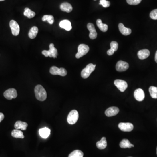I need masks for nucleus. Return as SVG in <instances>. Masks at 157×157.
Listing matches in <instances>:
<instances>
[{
    "label": "nucleus",
    "mask_w": 157,
    "mask_h": 157,
    "mask_svg": "<svg viewBox=\"0 0 157 157\" xmlns=\"http://www.w3.org/2000/svg\"><path fill=\"white\" fill-rule=\"evenodd\" d=\"M35 97L38 100L43 101L47 98V93L43 86L40 85H37L35 88Z\"/></svg>",
    "instance_id": "nucleus-1"
},
{
    "label": "nucleus",
    "mask_w": 157,
    "mask_h": 157,
    "mask_svg": "<svg viewBox=\"0 0 157 157\" xmlns=\"http://www.w3.org/2000/svg\"><path fill=\"white\" fill-rule=\"evenodd\" d=\"M42 54L44 55L45 57H49L56 58L58 56L57 49L55 48L53 44L51 43L49 45V50H43L42 51Z\"/></svg>",
    "instance_id": "nucleus-2"
},
{
    "label": "nucleus",
    "mask_w": 157,
    "mask_h": 157,
    "mask_svg": "<svg viewBox=\"0 0 157 157\" xmlns=\"http://www.w3.org/2000/svg\"><path fill=\"white\" fill-rule=\"evenodd\" d=\"M96 65H93L90 63L86 66L85 68L83 69L81 72V76L83 78H86L89 77L92 72L95 69Z\"/></svg>",
    "instance_id": "nucleus-3"
},
{
    "label": "nucleus",
    "mask_w": 157,
    "mask_h": 157,
    "mask_svg": "<svg viewBox=\"0 0 157 157\" xmlns=\"http://www.w3.org/2000/svg\"><path fill=\"white\" fill-rule=\"evenodd\" d=\"M89 50L90 48L88 45L84 44L80 45L78 48V53L76 54V57L77 59L82 57L86 54L89 52Z\"/></svg>",
    "instance_id": "nucleus-4"
},
{
    "label": "nucleus",
    "mask_w": 157,
    "mask_h": 157,
    "mask_svg": "<svg viewBox=\"0 0 157 157\" xmlns=\"http://www.w3.org/2000/svg\"><path fill=\"white\" fill-rule=\"evenodd\" d=\"M78 113L76 110H73L70 111L67 116L68 123L69 124H74L77 121L78 119Z\"/></svg>",
    "instance_id": "nucleus-5"
},
{
    "label": "nucleus",
    "mask_w": 157,
    "mask_h": 157,
    "mask_svg": "<svg viewBox=\"0 0 157 157\" xmlns=\"http://www.w3.org/2000/svg\"><path fill=\"white\" fill-rule=\"evenodd\" d=\"M50 73L52 75H59V76L64 77L67 75V70L63 68H59L56 66H53L51 67L49 70Z\"/></svg>",
    "instance_id": "nucleus-6"
},
{
    "label": "nucleus",
    "mask_w": 157,
    "mask_h": 157,
    "mask_svg": "<svg viewBox=\"0 0 157 157\" xmlns=\"http://www.w3.org/2000/svg\"><path fill=\"white\" fill-rule=\"evenodd\" d=\"M4 96L6 99L11 100L12 99H15L18 96V94L15 89L11 88L6 90L4 92Z\"/></svg>",
    "instance_id": "nucleus-7"
},
{
    "label": "nucleus",
    "mask_w": 157,
    "mask_h": 157,
    "mask_svg": "<svg viewBox=\"0 0 157 157\" xmlns=\"http://www.w3.org/2000/svg\"><path fill=\"white\" fill-rule=\"evenodd\" d=\"M9 25L12 35L14 36L19 35L20 33V27L18 23L15 21L12 20L10 21Z\"/></svg>",
    "instance_id": "nucleus-8"
},
{
    "label": "nucleus",
    "mask_w": 157,
    "mask_h": 157,
    "mask_svg": "<svg viewBox=\"0 0 157 157\" xmlns=\"http://www.w3.org/2000/svg\"><path fill=\"white\" fill-rule=\"evenodd\" d=\"M114 85L121 92H124L128 87V83L123 80H116L114 81Z\"/></svg>",
    "instance_id": "nucleus-9"
},
{
    "label": "nucleus",
    "mask_w": 157,
    "mask_h": 157,
    "mask_svg": "<svg viewBox=\"0 0 157 157\" xmlns=\"http://www.w3.org/2000/svg\"><path fill=\"white\" fill-rule=\"evenodd\" d=\"M129 67V65L127 62L120 60L117 62L116 66V69L117 71L123 72L126 71Z\"/></svg>",
    "instance_id": "nucleus-10"
},
{
    "label": "nucleus",
    "mask_w": 157,
    "mask_h": 157,
    "mask_svg": "<svg viewBox=\"0 0 157 157\" xmlns=\"http://www.w3.org/2000/svg\"><path fill=\"white\" fill-rule=\"evenodd\" d=\"M118 127L121 131L124 132H130L134 129V125L130 123H120Z\"/></svg>",
    "instance_id": "nucleus-11"
},
{
    "label": "nucleus",
    "mask_w": 157,
    "mask_h": 157,
    "mask_svg": "<svg viewBox=\"0 0 157 157\" xmlns=\"http://www.w3.org/2000/svg\"><path fill=\"white\" fill-rule=\"evenodd\" d=\"M87 28L90 31V38L92 39H95L97 38V33L96 30L94 25L92 23H89L87 25Z\"/></svg>",
    "instance_id": "nucleus-12"
},
{
    "label": "nucleus",
    "mask_w": 157,
    "mask_h": 157,
    "mask_svg": "<svg viewBox=\"0 0 157 157\" xmlns=\"http://www.w3.org/2000/svg\"><path fill=\"white\" fill-rule=\"evenodd\" d=\"M119 112V109L118 107L112 106L109 107L106 110V115L108 117L114 116L118 114Z\"/></svg>",
    "instance_id": "nucleus-13"
},
{
    "label": "nucleus",
    "mask_w": 157,
    "mask_h": 157,
    "mask_svg": "<svg viewBox=\"0 0 157 157\" xmlns=\"http://www.w3.org/2000/svg\"><path fill=\"white\" fill-rule=\"evenodd\" d=\"M134 96L138 101H142L144 100L145 94L143 90L141 89H138L134 92Z\"/></svg>",
    "instance_id": "nucleus-14"
},
{
    "label": "nucleus",
    "mask_w": 157,
    "mask_h": 157,
    "mask_svg": "<svg viewBox=\"0 0 157 157\" xmlns=\"http://www.w3.org/2000/svg\"><path fill=\"white\" fill-rule=\"evenodd\" d=\"M60 28L65 29L67 31H69L72 29L71 23L68 20L61 21L59 24Z\"/></svg>",
    "instance_id": "nucleus-15"
},
{
    "label": "nucleus",
    "mask_w": 157,
    "mask_h": 157,
    "mask_svg": "<svg viewBox=\"0 0 157 157\" xmlns=\"http://www.w3.org/2000/svg\"><path fill=\"white\" fill-rule=\"evenodd\" d=\"M150 51L148 49H144L140 50L138 53V56L139 59L143 60L150 56Z\"/></svg>",
    "instance_id": "nucleus-16"
},
{
    "label": "nucleus",
    "mask_w": 157,
    "mask_h": 157,
    "mask_svg": "<svg viewBox=\"0 0 157 157\" xmlns=\"http://www.w3.org/2000/svg\"><path fill=\"white\" fill-rule=\"evenodd\" d=\"M118 27L120 31L123 35H129L131 33L132 31L131 29L125 27L122 23H120L118 25Z\"/></svg>",
    "instance_id": "nucleus-17"
},
{
    "label": "nucleus",
    "mask_w": 157,
    "mask_h": 157,
    "mask_svg": "<svg viewBox=\"0 0 157 157\" xmlns=\"http://www.w3.org/2000/svg\"><path fill=\"white\" fill-rule=\"evenodd\" d=\"M60 9L63 11L69 13L72 11L73 7L71 5L67 2H64L61 4L60 6Z\"/></svg>",
    "instance_id": "nucleus-18"
},
{
    "label": "nucleus",
    "mask_w": 157,
    "mask_h": 157,
    "mask_svg": "<svg viewBox=\"0 0 157 157\" xmlns=\"http://www.w3.org/2000/svg\"><path fill=\"white\" fill-rule=\"evenodd\" d=\"M39 134L43 138H47L50 134V130L47 128H44L39 130Z\"/></svg>",
    "instance_id": "nucleus-19"
},
{
    "label": "nucleus",
    "mask_w": 157,
    "mask_h": 157,
    "mask_svg": "<svg viewBox=\"0 0 157 157\" xmlns=\"http://www.w3.org/2000/svg\"><path fill=\"white\" fill-rule=\"evenodd\" d=\"M28 126V124L26 122L18 121L15 123V128L16 129H21V130H26Z\"/></svg>",
    "instance_id": "nucleus-20"
},
{
    "label": "nucleus",
    "mask_w": 157,
    "mask_h": 157,
    "mask_svg": "<svg viewBox=\"0 0 157 157\" xmlns=\"http://www.w3.org/2000/svg\"><path fill=\"white\" fill-rule=\"evenodd\" d=\"M120 146L122 148H130L132 147H134V145L130 143L129 140L127 139H124L122 140L120 143Z\"/></svg>",
    "instance_id": "nucleus-21"
},
{
    "label": "nucleus",
    "mask_w": 157,
    "mask_h": 157,
    "mask_svg": "<svg viewBox=\"0 0 157 157\" xmlns=\"http://www.w3.org/2000/svg\"><path fill=\"white\" fill-rule=\"evenodd\" d=\"M96 146L99 149H104L107 146V141L105 137H103L100 141L96 143Z\"/></svg>",
    "instance_id": "nucleus-22"
},
{
    "label": "nucleus",
    "mask_w": 157,
    "mask_h": 157,
    "mask_svg": "<svg viewBox=\"0 0 157 157\" xmlns=\"http://www.w3.org/2000/svg\"><path fill=\"white\" fill-rule=\"evenodd\" d=\"M96 24L100 29L103 32H106L108 30V25L103 23L101 20L100 19H98L96 21Z\"/></svg>",
    "instance_id": "nucleus-23"
},
{
    "label": "nucleus",
    "mask_w": 157,
    "mask_h": 157,
    "mask_svg": "<svg viewBox=\"0 0 157 157\" xmlns=\"http://www.w3.org/2000/svg\"><path fill=\"white\" fill-rule=\"evenodd\" d=\"M39 29L36 26H33L30 29L29 33V36L31 39H34L37 36Z\"/></svg>",
    "instance_id": "nucleus-24"
},
{
    "label": "nucleus",
    "mask_w": 157,
    "mask_h": 157,
    "mask_svg": "<svg viewBox=\"0 0 157 157\" xmlns=\"http://www.w3.org/2000/svg\"><path fill=\"white\" fill-rule=\"evenodd\" d=\"M11 134L12 137L17 138L23 139L25 138L23 132L19 130L15 129L12 130Z\"/></svg>",
    "instance_id": "nucleus-25"
},
{
    "label": "nucleus",
    "mask_w": 157,
    "mask_h": 157,
    "mask_svg": "<svg viewBox=\"0 0 157 157\" xmlns=\"http://www.w3.org/2000/svg\"><path fill=\"white\" fill-rule=\"evenodd\" d=\"M24 15L26 17H28L29 19L33 18L35 15V12L31 10L29 8L26 7L25 9V11L24 12Z\"/></svg>",
    "instance_id": "nucleus-26"
},
{
    "label": "nucleus",
    "mask_w": 157,
    "mask_h": 157,
    "mask_svg": "<svg viewBox=\"0 0 157 157\" xmlns=\"http://www.w3.org/2000/svg\"><path fill=\"white\" fill-rule=\"evenodd\" d=\"M83 152L80 150H76L72 152L69 155L68 157H83Z\"/></svg>",
    "instance_id": "nucleus-27"
},
{
    "label": "nucleus",
    "mask_w": 157,
    "mask_h": 157,
    "mask_svg": "<svg viewBox=\"0 0 157 157\" xmlns=\"http://www.w3.org/2000/svg\"><path fill=\"white\" fill-rule=\"evenodd\" d=\"M42 20L43 21H47L50 25L53 24L54 22V19L52 15H45L43 16Z\"/></svg>",
    "instance_id": "nucleus-28"
},
{
    "label": "nucleus",
    "mask_w": 157,
    "mask_h": 157,
    "mask_svg": "<svg viewBox=\"0 0 157 157\" xmlns=\"http://www.w3.org/2000/svg\"><path fill=\"white\" fill-rule=\"evenodd\" d=\"M150 95L154 99H157V87L152 86L149 89Z\"/></svg>",
    "instance_id": "nucleus-29"
},
{
    "label": "nucleus",
    "mask_w": 157,
    "mask_h": 157,
    "mask_svg": "<svg viewBox=\"0 0 157 157\" xmlns=\"http://www.w3.org/2000/svg\"><path fill=\"white\" fill-rule=\"evenodd\" d=\"M110 49L114 52L117 51L118 48V43L115 41H113L110 43Z\"/></svg>",
    "instance_id": "nucleus-30"
},
{
    "label": "nucleus",
    "mask_w": 157,
    "mask_h": 157,
    "mask_svg": "<svg viewBox=\"0 0 157 157\" xmlns=\"http://www.w3.org/2000/svg\"><path fill=\"white\" fill-rule=\"evenodd\" d=\"M142 0H127V2L129 5H136L141 2Z\"/></svg>",
    "instance_id": "nucleus-31"
},
{
    "label": "nucleus",
    "mask_w": 157,
    "mask_h": 157,
    "mask_svg": "<svg viewBox=\"0 0 157 157\" xmlns=\"http://www.w3.org/2000/svg\"><path fill=\"white\" fill-rule=\"evenodd\" d=\"M100 5H102L104 7H108L110 5V1H107L106 0H100Z\"/></svg>",
    "instance_id": "nucleus-32"
},
{
    "label": "nucleus",
    "mask_w": 157,
    "mask_h": 157,
    "mask_svg": "<svg viewBox=\"0 0 157 157\" xmlns=\"http://www.w3.org/2000/svg\"><path fill=\"white\" fill-rule=\"evenodd\" d=\"M150 18L153 20H157V9L151 11L150 14Z\"/></svg>",
    "instance_id": "nucleus-33"
},
{
    "label": "nucleus",
    "mask_w": 157,
    "mask_h": 157,
    "mask_svg": "<svg viewBox=\"0 0 157 157\" xmlns=\"http://www.w3.org/2000/svg\"><path fill=\"white\" fill-rule=\"evenodd\" d=\"M4 115L3 113H0V123L4 119Z\"/></svg>",
    "instance_id": "nucleus-34"
},
{
    "label": "nucleus",
    "mask_w": 157,
    "mask_h": 157,
    "mask_svg": "<svg viewBox=\"0 0 157 157\" xmlns=\"http://www.w3.org/2000/svg\"><path fill=\"white\" fill-rule=\"evenodd\" d=\"M155 61L157 63V51H156L155 55Z\"/></svg>",
    "instance_id": "nucleus-35"
},
{
    "label": "nucleus",
    "mask_w": 157,
    "mask_h": 157,
    "mask_svg": "<svg viewBox=\"0 0 157 157\" xmlns=\"http://www.w3.org/2000/svg\"><path fill=\"white\" fill-rule=\"evenodd\" d=\"M5 0H0V1H4Z\"/></svg>",
    "instance_id": "nucleus-36"
},
{
    "label": "nucleus",
    "mask_w": 157,
    "mask_h": 157,
    "mask_svg": "<svg viewBox=\"0 0 157 157\" xmlns=\"http://www.w3.org/2000/svg\"></svg>",
    "instance_id": "nucleus-37"
},
{
    "label": "nucleus",
    "mask_w": 157,
    "mask_h": 157,
    "mask_svg": "<svg viewBox=\"0 0 157 157\" xmlns=\"http://www.w3.org/2000/svg\"><path fill=\"white\" fill-rule=\"evenodd\" d=\"M94 1H96V0H94Z\"/></svg>",
    "instance_id": "nucleus-38"
},
{
    "label": "nucleus",
    "mask_w": 157,
    "mask_h": 157,
    "mask_svg": "<svg viewBox=\"0 0 157 157\" xmlns=\"http://www.w3.org/2000/svg\"></svg>",
    "instance_id": "nucleus-39"
}]
</instances>
